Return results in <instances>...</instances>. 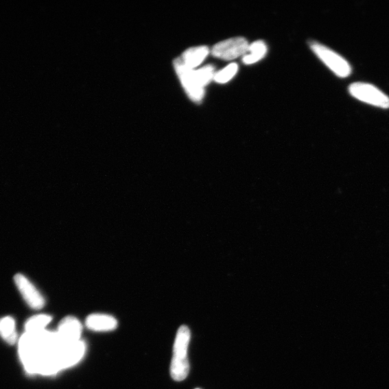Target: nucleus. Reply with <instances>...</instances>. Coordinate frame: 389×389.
Instances as JSON below:
<instances>
[{
  "label": "nucleus",
  "instance_id": "obj_10",
  "mask_svg": "<svg viewBox=\"0 0 389 389\" xmlns=\"http://www.w3.org/2000/svg\"><path fill=\"white\" fill-rule=\"evenodd\" d=\"M209 53L210 50L207 46L193 47L186 50L180 59L187 67L194 69L203 63Z\"/></svg>",
  "mask_w": 389,
  "mask_h": 389
},
{
  "label": "nucleus",
  "instance_id": "obj_2",
  "mask_svg": "<svg viewBox=\"0 0 389 389\" xmlns=\"http://www.w3.org/2000/svg\"><path fill=\"white\" fill-rule=\"evenodd\" d=\"M176 73L181 82L184 90L195 103H200L205 95L204 86H202L196 73V70L187 67L178 58L174 61Z\"/></svg>",
  "mask_w": 389,
  "mask_h": 389
},
{
  "label": "nucleus",
  "instance_id": "obj_16",
  "mask_svg": "<svg viewBox=\"0 0 389 389\" xmlns=\"http://www.w3.org/2000/svg\"><path fill=\"white\" fill-rule=\"evenodd\" d=\"M196 389H200V388H196Z\"/></svg>",
  "mask_w": 389,
  "mask_h": 389
},
{
  "label": "nucleus",
  "instance_id": "obj_4",
  "mask_svg": "<svg viewBox=\"0 0 389 389\" xmlns=\"http://www.w3.org/2000/svg\"><path fill=\"white\" fill-rule=\"evenodd\" d=\"M349 91L354 97L363 102L383 108H389V97L372 84L353 83L350 86Z\"/></svg>",
  "mask_w": 389,
  "mask_h": 389
},
{
  "label": "nucleus",
  "instance_id": "obj_6",
  "mask_svg": "<svg viewBox=\"0 0 389 389\" xmlns=\"http://www.w3.org/2000/svg\"><path fill=\"white\" fill-rule=\"evenodd\" d=\"M82 331V326L75 317H65L60 323L56 333L60 348L80 341Z\"/></svg>",
  "mask_w": 389,
  "mask_h": 389
},
{
  "label": "nucleus",
  "instance_id": "obj_12",
  "mask_svg": "<svg viewBox=\"0 0 389 389\" xmlns=\"http://www.w3.org/2000/svg\"><path fill=\"white\" fill-rule=\"evenodd\" d=\"M0 336L10 344H14L17 341L16 322L12 317L7 316L0 320Z\"/></svg>",
  "mask_w": 389,
  "mask_h": 389
},
{
  "label": "nucleus",
  "instance_id": "obj_14",
  "mask_svg": "<svg viewBox=\"0 0 389 389\" xmlns=\"http://www.w3.org/2000/svg\"><path fill=\"white\" fill-rule=\"evenodd\" d=\"M238 71V65L233 63L216 72L214 75L213 80L220 84H224L232 80L237 74Z\"/></svg>",
  "mask_w": 389,
  "mask_h": 389
},
{
  "label": "nucleus",
  "instance_id": "obj_13",
  "mask_svg": "<svg viewBox=\"0 0 389 389\" xmlns=\"http://www.w3.org/2000/svg\"><path fill=\"white\" fill-rule=\"evenodd\" d=\"M52 317L47 314H40L32 317L25 324L26 333H37L45 330L51 322Z\"/></svg>",
  "mask_w": 389,
  "mask_h": 389
},
{
  "label": "nucleus",
  "instance_id": "obj_9",
  "mask_svg": "<svg viewBox=\"0 0 389 389\" xmlns=\"http://www.w3.org/2000/svg\"><path fill=\"white\" fill-rule=\"evenodd\" d=\"M85 325L89 329L95 331H110L117 328L118 322L112 316L93 314L88 316Z\"/></svg>",
  "mask_w": 389,
  "mask_h": 389
},
{
  "label": "nucleus",
  "instance_id": "obj_5",
  "mask_svg": "<svg viewBox=\"0 0 389 389\" xmlns=\"http://www.w3.org/2000/svg\"><path fill=\"white\" fill-rule=\"evenodd\" d=\"M248 41L242 37L229 38L215 45L211 49L213 56L230 61L244 56L249 48Z\"/></svg>",
  "mask_w": 389,
  "mask_h": 389
},
{
  "label": "nucleus",
  "instance_id": "obj_1",
  "mask_svg": "<svg viewBox=\"0 0 389 389\" xmlns=\"http://www.w3.org/2000/svg\"><path fill=\"white\" fill-rule=\"evenodd\" d=\"M191 335L189 328L185 325L181 326L178 331L170 367L171 377L176 381H184L189 374V348Z\"/></svg>",
  "mask_w": 389,
  "mask_h": 389
},
{
  "label": "nucleus",
  "instance_id": "obj_3",
  "mask_svg": "<svg viewBox=\"0 0 389 389\" xmlns=\"http://www.w3.org/2000/svg\"><path fill=\"white\" fill-rule=\"evenodd\" d=\"M310 47L320 59L327 65L331 70L341 78H346L351 73V67L344 58L333 51L316 42H311Z\"/></svg>",
  "mask_w": 389,
  "mask_h": 389
},
{
  "label": "nucleus",
  "instance_id": "obj_7",
  "mask_svg": "<svg viewBox=\"0 0 389 389\" xmlns=\"http://www.w3.org/2000/svg\"><path fill=\"white\" fill-rule=\"evenodd\" d=\"M86 345L82 341L64 346L56 352V360L60 370L73 366L80 362L85 353Z\"/></svg>",
  "mask_w": 389,
  "mask_h": 389
},
{
  "label": "nucleus",
  "instance_id": "obj_8",
  "mask_svg": "<svg viewBox=\"0 0 389 389\" xmlns=\"http://www.w3.org/2000/svg\"><path fill=\"white\" fill-rule=\"evenodd\" d=\"M14 283L27 304L32 309H41L45 305V300L34 284L22 274L14 277Z\"/></svg>",
  "mask_w": 389,
  "mask_h": 389
},
{
  "label": "nucleus",
  "instance_id": "obj_15",
  "mask_svg": "<svg viewBox=\"0 0 389 389\" xmlns=\"http://www.w3.org/2000/svg\"><path fill=\"white\" fill-rule=\"evenodd\" d=\"M214 69L213 65L209 64L196 70V75L202 86H207L213 80L215 75Z\"/></svg>",
  "mask_w": 389,
  "mask_h": 389
},
{
  "label": "nucleus",
  "instance_id": "obj_11",
  "mask_svg": "<svg viewBox=\"0 0 389 389\" xmlns=\"http://www.w3.org/2000/svg\"><path fill=\"white\" fill-rule=\"evenodd\" d=\"M268 51L264 41L257 40L252 43L246 54L243 56L242 62L245 64H252L261 60Z\"/></svg>",
  "mask_w": 389,
  "mask_h": 389
}]
</instances>
